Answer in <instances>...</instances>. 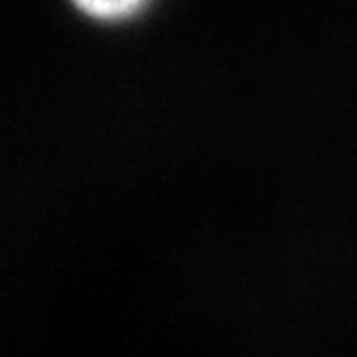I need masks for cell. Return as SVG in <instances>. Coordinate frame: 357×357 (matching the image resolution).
<instances>
[{"label":"cell","instance_id":"obj_1","mask_svg":"<svg viewBox=\"0 0 357 357\" xmlns=\"http://www.w3.org/2000/svg\"><path fill=\"white\" fill-rule=\"evenodd\" d=\"M70 3L84 17L100 22L132 20L151 6V0H70Z\"/></svg>","mask_w":357,"mask_h":357}]
</instances>
